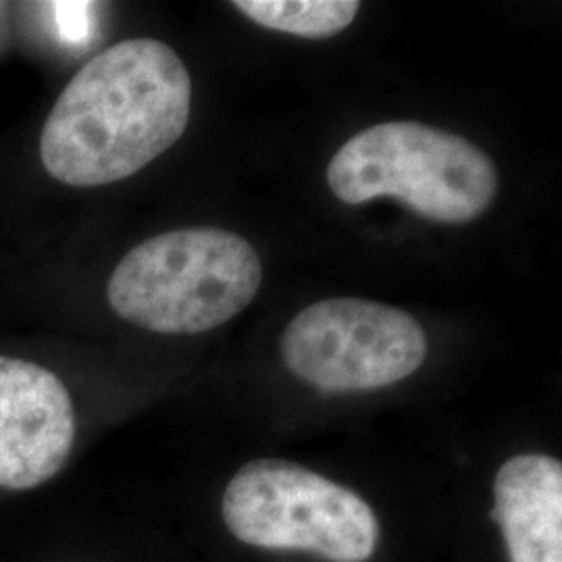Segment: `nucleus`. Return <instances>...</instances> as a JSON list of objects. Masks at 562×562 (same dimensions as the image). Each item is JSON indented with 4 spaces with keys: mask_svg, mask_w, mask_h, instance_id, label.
Segmentation results:
<instances>
[{
    "mask_svg": "<svg viewBox=\"0 0 562 562\" xmlns=\"http://www.w3.org/2000/svg\"><path fill=\"white\" fill-rule=\"evenodd\" d=\"M222 515L240 542L329 562H367L380 540L378 517L355 490L280 459L244 464L223 492Z\"/></svg>",
    "mask_w": 562,
    "mask_h": 562,
    "instance_id": "obj_4",
    "label": "nucleus"
},
{
    "mask_svg": "<svg viewBox=\"0 0 562 562\" xmlns=\"http://www.w3.org/2000/svg\"><path fill=\"white\" fill-rule=\"evenodd\" d=\"M34 562H46V561H44V559H42V557H41V561H34Z\"/></svg>",
    "mask_w": 562,
    "mask_h": 562,
    "instance_id": "obj_10",
    "label": "nucleus"
},
{
    "mask_svg": "<svg viewBox=\"0 0 562 562\" xmlns=\"http://www.w3.org/2000/svg\"><path fill=\"white\" fill-rule=\"evenodd\" d=\"M492 519L510 562H562V464L546 454L504 462L494 482Z\"/></svg>",
    "mask_w": 562,
    "mask_h": 562,
    "instance_id": "obj_7",
    "label": "nucleus"
},
{
    "mask_svg": "<svg viewBox=\"0 0 562 562\" xmlns=\"http://www.w3.org/2000/svg\"><path fill=\"white\" fill-rule=\"evenodd\" d=\"M285 367L329 392H364L402 382L427 357L422 323L396 306L331 299L302 308L281 336Z\"/></svg>",
    "mask_w": 562,
    "mask_h": 562,
    "instance_id": "obj_5",
    "label": "nucleus"
},
{
    "mask_svg": "<svg viewBox=\"0 0 562 562\" xmlns=\"http://www.w3.org/2000/svg\"><path fill=\"white\" fill-rule=\"evenodd\" d=\"M234 7L262 27L323 41L344 32L361 9L357 0H238Z\"/></svg>",
    "mask_w": 562,
    "mask_h": 562,
    "instance_id": "obj_8",
    "label": "nucleus"
},
{
    "mask_svg": "<svg viewBox=\"0 0 562 562\" xmlns=\"http://www.w3.org/2000/svg\"><path fill=\"white\" fill-rule=\"evenodd\" d=\"M60 34L69 42L83 41L88 34V9L90 4L81 2H55Z\"/></svg>",
    "mask_w": 562,
    "mask_h": 562,
    "instance_id": "obj_9",
    "label": "nucleus"
},
{
    "mask_svg": "<svg viewBox=\"0 0 562 562\" xmlns=\"http://www.w3.org/2000/svg\"><path fill=\"white\" fill-rule=\"evenodd\" d=\"M190 104L192 80L171 46L117 42L60 92L42 127V165L71 188L127 180L180 140Z\"/></svg>",
    "mask_w": 562,
    "mask_h": 562,
    "instance_id": "obj_1",
    "label": "nucleus"
},
{
    "mask_svg": "<svg viewBox=\"0 0 562 562\" xmlns=\"http://www.w3.org/2000/svg\"><path fill=\"white\" fill-rule=\"evenodd\" d=\"M261 281L250 241L217 227H190L130 250L106 283V299L115 315L142 329L194 336L240 315Z\"/></svg>",
    "mask_w": 562,
    "mask_h": 562,
    "instance_id": "obj_2",
    "label": "nucleus"
},
{
    "mask_svg": "<svg viewBox=\"0 0 562 562\" xmlns=\"http://www.w3.org/2000/svg\"><path fill=\"white\" fill-rule=\"evenodd\" d=\"M76 438V406L59 375L38 362L0 357V494L53 482Z\"/></svg>",
    "mask_w": 562,
    "mask_h": 562,
    "instance_id": "obj_6",
    "label": "nucleus"
},
{
    "mask_svg": "<svg viewBox=\"0 0 562 562\" xmlns=\"http://www.w3.org/2000/svg\"><path fill=\"white\" fill-rule=\"evenodd\" d=\"M336 199L362 204L394 196L436 223H469L498 192L494 162L473 142L415 121L367 127L327 167Z\"/></svg>",
    "mask_w": 562,
    "mask_h": 562,
    "instance_id": "obj_3",
    "label": "nucleus"
}]
</instances>
